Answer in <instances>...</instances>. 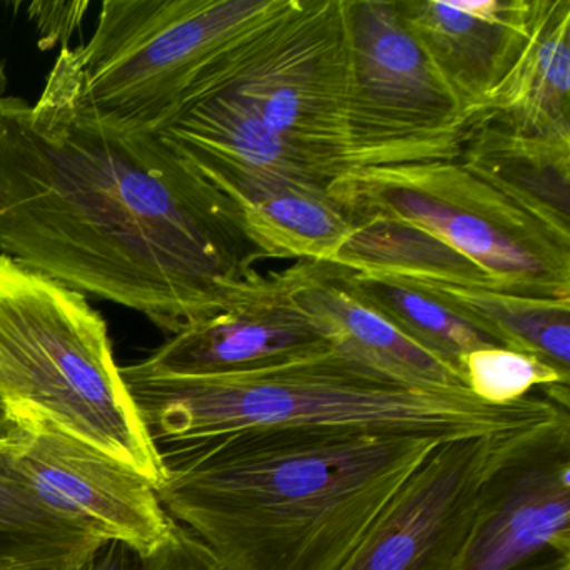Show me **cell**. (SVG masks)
Segmentation results:
<instances>
[{"label": "cell", "instance_id": "obj_15", "mask_svg": "<svg viewBox=\"0 0 570 570\" xmlns=\"http://www.w3.org/2000/svg\"><path fill=\"white\" fill-rule=\"evenodd\" d=\"M185 161L235 203L262 258L335 263L353 233L328 189L208 159Z\"/></svg>", "mask_w": 570, "mask_h": 570}, {"label": "cell", "instance_id": "obj_28", "mask_svg": "<svg viewBox=\"0 0 570 570\" xmlns=\"http://www.w3.org/2000/svg\"><path fill=\"white\" fill-rule=\"evenodd\" d=\"M79 566H81V562L71 563V566H61V567H16V569H2V570H78Z\"/></svg>", "mask_w": 570, "mask_h": 570}, {"label": "cell", "instance_id": "obj_18", "mask_svg": "<svg viewBox=\"0 0 570 570\" xmlns=\"http://www.w3.org/2000/svg\"><path fill=\"white\" fill-rule=\"evenodd\" d=\"M483 112L570 135V0H533L525 48Z\"/></svg>", "mask_w": 570, "mask_h": 570}, {"label": "cell", "instance_id": "obj_8", "mask_svg": "<svg viewBox=\"0 0 570 570\" xmlns=\"http://www.w3.org/2000/svg\"><path fill=\"white\" fill-rule=\"evenodd\" d=\"M352 122L362 168L456 161L470 125L395 0H346Z\"/></svg>", "mask_w": 570, "mask_h": 570}, {"label": "cell", "instance_id": "obj_22", "mask_svg": "<svg viewBox=\"0 0 570 570\" xmlns=\"http://www.w3.org/2000/svg\"><path fill=\"white\" fill-rule=\"evenodd\" d=\"M102 543L41 509L0 466V570L71 566Z\"/></svg>", "mask_w": 570, "mask_h": 570}, {"label": "cell", "instance_id": "obj_5", "mask_svg": "<svg viewBox=\"0 0 570 570\" xmlns=\"http://www.w3.org/2000/svg\"><path fill=\"white\" fill-rule=\"evenodd\" d=\"M282 0H108L71 49L79 96L102 122L161 136L212 98L239 36Z\"/></svg>", "mask_w": 570, "mask_h": 570}, {"label": "cell", "instance_id": "obj_9", "mask_svg": "<svg viewBox=\"0 0 570 570\" xmlns=\"http://www.w3.org/2000/svg\"><path fill=\"white\" fill-rule=\"evenodd\" d=\"M456 570H570V412L500 439Z\"/></svg>", "mask_w": 570, "mask_h": 570}, {"label": "cell", "instance_id": "obj_6", "mask_svg": "<svg viewBox=\"0 0 570 570\" xmlns=\"http://www.w3.org/2000/svg\"><path fill=\"white\" fill-rule=\"evenodd\" d=\"M328 193L352 225L399 219L439 236L479 263L497 292L570 299V239L459 161L350 169L333 179Z\"/></svg>", "mask_w": 570, "mask_h": 570}, {"label": "cell", "instance_id": "obj_24", "mask_svg": "<svg viewBox=\"0 0 570 570\" xmlns=\"http://www.w3.org/2000/svg\"><path fill=\"white\" fill-rule=\"evenodd\" d=\"M141 570H226L191 530L173 519L165 542L141 557Z\"/></svg>", "mask_w": 570, "mask_h": 570}, {"label": "cell", "instance_id": "obj_2", "mask_svg": "<svg viewBox=\"0 0 570 570\" xmlns=\"http://www.w3.org/2000/svg\"><path fill=\"white\" fill-rule=\"evenodd\" d=\"M439 442L350 426L158 446L159 500L226 570H338Z\"/></svg>", "mask_w": 570, "mask_h": 570}, {"label": "cell", "instance_id": "obj_11", "mask_svg": "<svg viewBox=\"0 0 570 570\" xmlns=\"http://www.w3.org/2000/svg\"><path fill=\"white\" fill-rule=\"evenodd\" d=\"M500 439L439 443L338 570H456Z\"/></svg>", "mask_w": 570, "mask_h": 570}, {"label": "cell", "instance_id": "obj_7", "mask_svg": "<svg viewBox=\"0 0 570 570\" xmlns=\"http://www.w3.org/2000/svg\"><path fill=\"white\" fill-rule=\"evenodd\" d=\"M352 91L346 0H282L236 41L213 96L232 99L282 138L358 169Z\"/></svg>", "mask_w": 570, "mask_h": 570}, {"label": "cell", "instance_id": "obj_25", "mask_svg": "<svg viewBox=\"0 0 570 570\" xmlns=\"http://www.w3.org/2000/svg\"><path fill=\"white\" fill-rule=\"evenodd\" d=\"M89 8V2H35L29 6V18L36 24L39 48L48 51L56 45H68L81 28Z\"/></svg>", "mask_w": 570, "mask_h": 570}, {"label": "cell", "instance_id": "obj_21", "mask_svg": "<svg viewBox=\"0 0 570 570\" xmlns=\"http://www.w3.org/2000/svg\"><path fill=\"white\" fill-rule=\"evenodd\" d=\"M346 282L362 302L420 348L449 365L462 380V363L469 353L500 346L435 296L405 279L346 268Z\"/></svg>", "mask_w": 570, "mask_h": 570}, {"label": "cell", "instance_id": "obj_26", "mask_svg": "<svg viewBox=\"0 0 570 570\" xmlns=\"http://www.w3.org/2000/svg\"><path fill=\"white\" fill-rule=\"evenodd\" d=\"M78 570H141V556L131 547L111 540L82 560Z\"/></svg>", "mask_w": 570, "mask_h": 570}, {"label": "cell", "instance_id": "obj_27", "mask_svg": "<svg viewBox=\"0 0 570 570\" xmlns=\"http://www.w3.org/2000/svg\"><path fill=\"white\" fill-rule=\"evenodd\" d=\"M21 435V426L9 413L8 406L0 400V450L14 443Z\"/></svg>", "mask_w": 570, "mask_h": 570}, {"label": "cell", "instance_id": "obj_20", "mask_svg": "<svg viewBox=\"0 0 570 570\" xmlns=\"http://www.w3.org/2000/svg\"><path fill=\"white\" fill-rule=\"evenodd\" d=\"M333 265L406 282L497 289L492 276L479 263L426 229L399 219L355 223Z\"/></svg>", "mask_w": 570, "mask_h": 570}, {"label": "cell", "instance_id": "obj_3", "mask_svg": "<svg viewBox=\"0 0 570 570\" xmlns=\"http://www.w3.org/2000/svg\"><path fill=\"white\" fill-rule=\"evenodd\" d=\"M122 380L156 446L252 429L350 426L443 443L509 436L556 419L546 395L490 405L466 389L409 385L336 348L258 372Z\"/></svg>", "mask_w": 570, "mask_h": 570}, {"label": "cell", "instance_id": "obj_4", "mask_svg": "<svg viewBox=\"0 0 570 570\" xmlns=\"http://www.w3.org/2000/svg\"><path fill=\"white\" fill-rule=\"evenodd\" d=\"M0 400L21 425L46 422L161 485V455L82 293L0 255Z\"/></svg>", "mask_w": 570, "mask_h": 570}, {"label": "cell", "instance_id": "obj_19", "mask_svg": "<svg viewBox=\"0 0 570 570\" xmlns=\"http://www.w3.org/2000/svg\"><path fill=\"white\" fill-rule=\"evenodd\" d=\"M409 283L435 296L503 348L537 356L570 379V299L530 298L480 286Z\"/></svg>", "mask_w": 570, "mask_h": 570}, {"label": "cell", "instance_id": "obj_16", "mask_svg": "<svg viewBox=\"0 0 570 570\" xmlns=\"http://www.w3.org/2000/svg\"><path fill=\"white\" fill-rule=\"evenodd\" d=\"M456 161L570 239V135L532 131L482 112L466 126Z\"/></svg>", "mask_w": 570, "mask_h": 570}, {"label": "cell", "instance_id": "obj_1", "mask_svg": "<svg viewBox=\"0 0 570 570\" xmlns=\"http://www.w3.org/2000/svg\"><path fill=\"white\" fill-rule=\"evenodd\" d=\"M0 255L171 335L262 258L235 203L168 142L86 108L69 48L38 101L0 99Z\"/></svg>", "mask_w": 570, "mask_h": 570}, {"label": "cell", "instance_id": "obj_10", "mask_svg": "<svg viewBox=\"0 0 570 570\" xmlns=\"http://www.w3.org/2000/svg\"><path fill=\"white\" fill-rule=\"evenodd\" d=\"M19 426L0 466L41 509L141 557L165 542L173 519L149 480L51 423Z\"/></svg>", "mask_w": 570, "mask_h": 570}, {"label": "cell", "instance_id": "obj_12", "mask_svg": "<svg viewBox=\"0 0 570 570\" xmlns=\"http://www.w3.org/2000/svg\"><path fill=\"white\" fill-rule=\"evenodd\" d=\"M330 348L322 330L293 305L278 272L252 269L216 312L125 368L159 379L239 375Z\"/></svg>", "mask_w": 570, "mask_h": 570}, {"label": "cell", "instance_id": "obj_14", "mask_svg": "<svg viewBox=\"0 0 570 570\" xmlns=\"http://www.w3.org/2000/svg\"><path fill=\"white\" fill-rule=\"evenodd\" d=\"M278 275L293 305L322 330L333 348L409 385L466 389L459 373L362 302L350 288L343 266L295 262Z\"/></svg>", "mask_w": 570, "mask_h": 570}, {"label": "cell", "instance_id": "obj_17", "mask_svg": "<svg viewBox=\"0 0 570 570\" xmlns=\"http://www.w3.org/2000/svg\"><path fill=\"white\" fill-rule=\"evenodd\" d=\"M159 138L185 159H208L312 188L328 189L350 171L338 159L276 135L226 96L199 102Z\"/></svg>", "mask_w": 570, "mask_h": 570}, {"label": "cell", "instance_id": "obj_29", "mask_svg": "<svg viewBox=\"0 0 570 570\" xmlns=\"http://www.w3.org/2000/svg\"><path fill=\"white\" fill-rule=\"evenodd\" d=\"M8 91V75H6V66L2 58H0V99L6 98Z\"/></svg>", "mask_w": 570, "mask_h": 570}, {"label": "cell", "instance_id": "obj_23", "mask_svg": "<svg viewBox=\"0 0 570 570\" xmlns=\"http://www.w3.org/2000/svg\"><path fill=\"white\" fill-rule=\"evenodd\" d=\"M463 382L490 405H510L540 390L556 405L570 409L569 376L527 353L503 346L469 353L462 363Z\"/></svg>", "mask_w": 570, "mask_h": 570}, {"label": "cell", "instance_id": "obj_13", "mask_svg": "<svg viewBox=\"0 0 570 570\" xmlns=\"http://www.w3.org/2000/svg\"><path fill=\"white\" fill-rule=\"evenodd\" d=\"M395 8L472 122L525 48L533 0H395Z\"/></svg>", "mask_w": 570, "mask_h": 570}]
</instances>
